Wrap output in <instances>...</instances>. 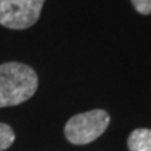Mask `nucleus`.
Listing matches in <instances>:
<instances>
[{
    "instance_id": "1",
    "label": "nucleus",
    "mask_w": 151,
    "mask_h": 151,
    "mask_svg": "<svg viewBox=\"0 0 151 151\" xmlns=\"http://www.w3.org/2000/svg\"><path fill=\"white\" fill-rule=\"evenodd\" d=\"M37 88L38 76L29 66L17 62L0 65V108L25 102Z\"/></svg>"
},
{
    "instance_id": "2",
    "label": "nucleus",
    "mask_w": 151,
    "mask_h": 151,
    "mask_svg": "<svg viewBox=\"0 0 151 151\" xmlns=\"http://www.w3.org/2000/svg\"><path fill=\"white\" fill-rule=\"evenodd\" d=\"M111 118L106 111L94 109L78 113L67 120L65 134L71 144L83 146L98 139L109 126Z\"/></svg>"
},
{
    "instance_id": "3",
    "label": "nucleus",
    "mask_w": 151,
    "mask_h": 151,
    "mask_svg": "<svg viewBox=\"0 0 151 151\" xmlns=\"http://www.w3.org/2000/svg\"><path fill=\"white\" fill-rule=\"evenodd\" d=\"M45 0H0V24L10 29L32 27L41 16Z\"/></svg>"
},
{
    "instance_id": "4",
    "label": "nucleus",
    "mask_w": 151,
    "mask_h": 151,
    "mask_svg": "<svg viewBox=\"0 0 151 151\" xmlns=\"http://www.w3.org/2000/svg\"><path fill=\"white\" fill-rule=\"evenodd\" d=\"M130 151H151V129H136L127 139Z\"/></svg>"
},
{
    "instance_id": "5",
    "label": "nucleus",
    "mask_w": 151,
    "mask_h": 151,
    "mask_svg": "<svg viewBox=\"0 0 151 151\" xmlns=\"http://www.w3.org/2000/svg\"><path fill=\"white\" fill-rule=\"evenodd\" d=\"M16 134L9 124L0 123V151L7 150L14 143Z\"/></svg>"
},
{
    "instance_id": "6",
    "label": "nucleus",
    "mask_w": 151,
    "mask_h": 151,
    "mask_svg": "<svg viewBox=\"0 0 151 151\" xmlns=\"http://www.w3.org/2000/svg\"><path fill=\"white\" fill-rule=\"evenodd\" d=\"M137 13L143 16L151 14V0H130Z\"/></svg>"
}]
</instances>
